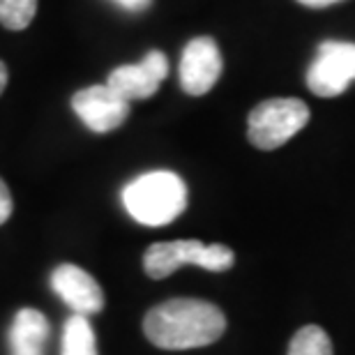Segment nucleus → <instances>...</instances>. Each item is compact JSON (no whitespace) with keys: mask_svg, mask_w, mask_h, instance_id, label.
Returning a JSON list of instances; mask_svg holds the SVG:
<instances>
[{"mask_svg":"<svg viewBox=\"0 0 355 355\" xmlns=\"http://www.w3.org/2000/svg\"><path fill=\"white\" fill-rule=\"evenodd\" d=\"M226 330L224 311L196 297H175L146 314L144 332L155 346L166 351L201 349L217 342Z\"/></svg>","mask_w":355,"mask_h":355,"instance_id":"1","label":"nucleus"},{"mask_svg":"<svg viewBox=\"0 0 355 355\" xmlns=\"http://www.w3.org/2000/svg\"><path fill=\"white\" fill-rule=\"evenodd\" d=\"M123 203L139 224L164 226L187 208V184L173 171H150L127 184Z\"/></svg>","mask_w":355,"mask_h":355,"instance_id":"2","label":"nucleus"},{"mask_svg":"<svg viewBox=\"0 0 355 355\" xmlns=\"http://www.w3.org/2000/svg\"><path fill=\"white\" fill-rule=\"evenodd\" d=\"M233 252L226 245H205L201 240H168L155 243L144 254V270L150 279H164L182 266H198L210 272L233 268Z\"/></svg>","mask_w":355,"mask_h":355,"instance_id":"3","label":"nucleus"},{"mask_svg":"<svg viewBox=\"0 0 355 355\" xmlns=\"http://www.w3.org/2000/svg\"><path fill=\"white\" fill-rule=\"evenodd\" d=\"M309 123V109L302 99L277 97L254 106L247 120V137L259 150H275L293 139Z\"/></svg>","mask_w":355,"mask_h":355,"instance_id":"4","label":"nucleus"},{"mask_svg":"<svg viewBox=\"0 0 355 355\" xmlns=\"http://www.w3.org/2000/svg\"><path fill=\"white\" fill-rule=\"evenodd\" d=\"M355 81L353 42H323L307 69V88L318 97H337Z\"/></svg>","mask_w":355,"mask_h":355,"instance_id":"5","label":"nucleus"},{"mask_svg":"<svg viewBox=\"0 0 355 355\" xmlns=\"http://www.w3.org/2000/svg\"><path fill=\"white\" fill-rule=\"evenodd\" d=\"M130 104L123 99L116 90H111L106 83L102 86H88L72 97V109L81 123L88 127L90 132L106 134L118 130L120 125L130 118Z\"/></svg>","mask_w":355,"mask_h":355,"instance_id":"6","label":"nucleus"},{"mask_svg":"<svg viewBox=\"0 0 355 355\" xmlns=\"http://www.w3.org/2000/svg\"><path fill=\"white\" fill-rule=\"evenodd\" d=\"M222 53L212 37H194L187 42L180 58V86L187 95H205L222 76Z\"/></svg>","mask_w":355,"mask_h":355,"instance_id":"7","label":"nucleus"},{"mask_svg":"<svg viewBox=\"0 0 355 355\" xmlns=\"http://www.w3.org/2000/svg\"><path fill=\"white\" fill-rule=\"evenodd\" d=\"M168 76V60L162 51H148L137 65L116 67L106 79V86L116 90L127 102L148 99L157 92L159 83Z\"/></svg>","mask_w":355,"mask_h":355,"instance_id":"8","label":"nucleus"},{"mask_svg":"<svg viewBox=\"0 0 355 355\" xmlns=\"http://www.w3.org/2000/svg\"><path fill=\"white\" fill-rule=\"evenodd\" d=\"M51 288L74 314L90 316L102 311L104 307V293L97 279L79 266L62 263L55 268L51 275Z\"/></svg>","mask_w":355,"mask_h":355,"instance_id":"9","label":"nucleus"},{"mask_svg":"<svg viewBox=\"0 0 355 355\" xmlns=\"http://www.w3.org/2000/svg\"><path fill=\"white\" fill-rule=\"evenodd\" d=\"M49 321L37 309H21L10 328V355H44Z\"/></svg>","mask_w":355,"mask_h":355,"instance_id":"10","label":"nucleus"},{"mask_svg":"<svg viewBox=\"0 0 355 355\" xmlns=\"http://www.w3.org/2000/svg\"><path fill=\"white\" fill-rule=\"evenodd\" d=\"M62 355H97L95 330L83 314L67 318L62 328Z\"/></svg>","mask_w":355,"mask_h":355,"instance_id":"11","label":"nucleus"},{"mask_svg":"<svg viewBox=\"0 0 355 355\" xmlns=\"http://www.w3.org/2000/svg\"><path fill=\"white\" fill-rule=\"evenodd\" d=\"M288 355H332L330 337L318 325L297 330L288 344Z\"/></svg>","mask_w":355,"mask_h":355,"instance_id":"12","label":"nucleus"},{"mask_svg":"<svg viewBox=\"0 0 355 355\" xmlns=\"http://www.w3.org/2000/svg\"><path fill=\"white\" fill-rule=\"evenodd\" d=\"M37 12V0H0V24L7 31H24Z\"/></svg>","mask_w":355,"mask_h":355,"instance_id":"13","label":"nucleus"},{"mask_svg":"<svg viewBox=\"0 0 355 355\" xmlns=\"http://www.w3.org/2000/svg\"><path fill=\"white\" fill-rule=\"evenodd\" d=\"M12 215V194L7 189L5 180L0 178V224H5Z\"/></svg>","mask_w":355,"mask_h":355,"instance_id":"14","label":"nucleus"},{"mask_svg":"<svg viewBox=\"0 0 355 355\" xmlns=\"http://www.w3.org/2000/svg\"><path fill=\"white\" fill-rule=\"evenodd\" d=\"M113 3H116L118 7H123V10H127V12L141 14L153 5V0H113Z\"/></svg>","mask_w":355,"mask_h":355,"instance_id":"15","label":"nucleus"},{"mask_svg":"<svg viewBox=\"0 0 355 355\" xmlns=\"http://www.w3.org/2000/svg\"><path fill=\"white\" fill-rule=\"evenodd\" d=\"M304 7H314V10H321V7H330L335 3H342V0H297Z\"/></svg>","mask_w":355,"mask_h":355,"instance_id":"16","label":"nucleus"},{"mask_svg":"<svg viewBox=\"0 0 355 355\" xmlns=\"http://www.w3.org/2000/svg\"><path fill=\"white\" fill-rule=\"evenodd\" d=\"M5 86H7V65L0 60V95H3Z\"/></svg>","mask_w":355,"mask_h":355,"instance_id":"17","label":"nucleus"}]
</instances>
